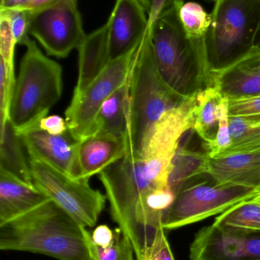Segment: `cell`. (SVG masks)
I'll list each match as a JSON object with an SVG mask.
<instances>
[{"mask_svg":"<svg viewBox=\"0 0 260 260\" xmlns=\"http://www.w3.org/2000/svg\"><path fill=\"white\" fill-rule=\"evenodd\" d=\"M172 165L154 156L125 154L99 174L111 218L132 243L138 260L143 259L163 228L148 200L154 191L169 187Z\"/></svg>","mask_w":260,"mask_h":260,"instance_id":"1","label":"cell"},{"mask_svg":"<svg viewBox=\"0 0 260 260\" xmlns=\"http://www.w3.org/2000/svg\"><path fill=\"white\" fill-rule=\"evenodd\" d=\"M0 250L28 252L58 260H91L83 226L50 200L0 226Z\"/></svg>","mask_w":260,"mask_h":260,"instance_id":"2","label":"cell"},{"mask_svg":"<svg viewBox=\"0 0 260 260\" xmlns=\"http://www.w3.org/2000/svg\"><path fill=\"white\" fill-rule=\"evenodd\" d=\"M180 3L162 14L149 28L160 76L175 92L188 99L215 86L206 44L188 38L179 17Z\"/></svg>","mask_w":260,"mask_h":260,"instance_id":"3","label":"cell"},{"mask_svg":"<svg viewBox=\"0 0 260 260\" xmlns=\"http://www.w3.org/2000/svg\"><path fill=\"white\" fill-rule=\"evenodd\" d=\"M186 99L175 92L160 76L148 29L130 73L126 154L141 157L157 122Z\"/></svg>","mask_w":260,"mask_h":260,"instance_id":"4","label":"cell"},{"mask_svg":"<svg viewBox=\"0 0 260 260\" xmlns=\"http://www.w3.org/2000/svg\"><path fill=\"white\" fill-rule=\"evenodd\" d=\"M20 63L8 119L18 134L39 124L62 95V67L29 38Z\"/></svg>","mask_w":260,"mask_h":260,"instance_id":"5","label":"cell"},{"mask_svg":"<svg viewBox=\"0 0 260 260\" xmlns=\"http://www.w3.org/2000/svg\"><path fill=\"white\" fill-rule=\"evenodd\" d=\"M206 36L208 60L214 73L251 53L260 29V0H215Z\"/></svg>","mask_w":260,"mask_h":260,"instance_id":"6","label":"cell"},{"mask_svg":"<svg viewBox=\"0 0 260 260\" xmlns=\"http://www.w3.org/2000/svg\"><path fill=\"white\" fill-rule=\"evenodd\" d=\"M204 177L203 174L192 179L176 192L162 219L165 230H174L224 213L260 194L256 188L217 183L209 176L207 180Z\"/></svg>","mask_w":260,"mask_h":260,"instance_id":"7","label":"cell"},{"mask_svg":"<svg viewBox=\"0 0 260 260\" xmlns=\"http://www.w3.org/2000/svg\"><path fill=\"white\" fill-rule=\"evenodd\" d=\"M34 184L80 225L97 224L106 195L90 185V180L70 177L49 165L29 160Z\"/></svg>","mask_w":260,"mask_h":260,"instance_id":"8","label":"cell"},{"mask_svg":"<svg viewBox=\"0 0 260 260\" xmlns=\"http://www.w3.org/2000/svg\"><path fill=\"white\" fill-rule=\"evenodd\" d=\"M137 48L109 62L79 97L72 99L66 110L65 119L70 133L78 142L91 135L103 104L128 82Z\"/></svg>","mask_w":260,"mask_h":260,"instance_id":"9","label":"cell"},{"mask_svg":"<svg viewBox=\"0 0 260 260\" xmlns=\"http://www.w3.org/2000/svg\"><path fill=\"white\" fill-rule=\"evenodd\" d=\"M29 34L50 56L67 57L72 50H78L86 35L77 9V0H65L32 12Z\"/></svg>","mask_w":260,"mask_h":260,"instance_id":"10","label":"cell"},{"mask_svg":"<svg viewBox=\"0 0 260 260\" xmlns=\"http://www.w3.org/2000/svg\"><path fill=\"white\" fill-rule=\"evenodd\" d=\"M106 23L110 62L134 51L149 29L148 12L137 0H116Z\"/></svg>","mask_w":260,"mask_h":260,"instance_id":"11","label":"cell"},{"mask_svg":"<svg viewBox=\"0 0 260 260\" xmlns=\"http://www.w3.org/2000/svg\"><path fill=\"white\" fill-rule=\"evenodd\" d=\"M38 125L19 134L28 160L45 164L76 177L79 142L73 138L70 130L64 134L52 135L41 129Z\"/></svg>","mask_w":260,"mask_h":260,"instance_id":"12","label":"cell"},{"mask_svg":"<svg viewBox=\"0 0 260 260\" xmlns=\"http://www.w3.org/2000/svg\"><path fill=\"white\" fill-rule=\"evenodd\" d=\"M190 260H248L244 229L214 222L201 229L190 247Z\"/></svg>","mask_w":260,"mask_h":260,"instance_id":"13","label":"cell"},{"mask_svg":"<svg viewBox=\"0 0 260 260\" xmlns=\"http://www.w3.org/2000/svg\"><path fill=\"white\" fill-rule=\"evenodd\" d=\"M126 139L108 135H93L79 142L76 178L87 179L100 174L126 154Z\"/></svg>","mask_w":260,"mask_h":260,"instance_id":"14","label":"cell"},{"mask_svg":"<svg viewBox=\"0 0 260 260\" xmlns=\"http://www.w3.org/2000/svg\"><path fill=\"white\" fill-rule=\"evenodd\" d=\"M204 174L217 183L256 188L260 190V151L208 157Z\"/></svg>","mask_w":260,"mask_h":260,"instance_id":"15","label":"cell"},{"mask_svg":"<svg viewBox=\"0 0 260 260\" xmlns=\"http://www.w3.org/2000/svg\"><path fill=\"white\" fill-rule=\"evenodd\" d=\"M48 200L35 184L0 171V226L29 213Z\"/></svg>","mask_w":260,"mask_h":260,"instance_id":"16","label":"cell"},{"mask_svg":"<svg viewBox=\"0 0 260 260\" xmlns=\"http://www.w3.org/2000/svg\"><path fill=\"white\" fill-rule=\"evenodd\" d=\"M215 85L224 97L241 99L260 94V50L215 74Z\"/></svg>","mask_w":260,"mask_h":260,"instance_id":"17","label":"cell"},{"mask_svg":"<svg viewBox=\"0 0 260 260\" xmlns=\"http://www.w3.org/2000/svg\"><path fill=\"white\" fill-rule=\"evenodd\" d=\"M78 50L79 73L72 99L79 97L109 64L108 24L86 35Z\"/></svg>","mask_w":260,"mask_h":260,"instance_id":"18","label":"cell"},{"mask_svg":"<svg viewBox=\"0 0 260 260\" xmlns=\"http://www.w3.org/2000/svg\"><path fill=\"white\" fill-rule=\"evenodd\" d=\"M128 111L129 79L103 104L95 120L90 136L108 135L126 139L129 123Z\"/></svg>","mask_w":260,"mask_h":260,"instance_id":"19","label":"cell"},{"mask_svg":"<svg viewBox=\"0 0 260 260\" xmlns=\"http://www.w3.org/2000/svg\"><path fill=\"white\" fill-rule=\"evenodd\" d=\"M0 126V171L24 183L34 184L30 163L26 159L21 136L9 119Z\"/></svg>","mask_w":260,"mask_h":260,"instance_id":"20","label":"cell"},{"mask_svg":"<svg viewBox=\"0 0 260 260\" xmlns=\"http://www.w3.org/2000/svg\"><path fill=\"white\" fill-rule=\"evenodd\" d=\"M224 99L216 85L203 90L195 95L192 130L206 142V146L212 145L216 139L220 109Z\"/></svg>","mask_w":260,"mask_h":260,"instance_id":"21","label":"cell"},{"mask_svg":"<svg viewBox=\"0 0 260 260\" xmlns=\"http://www.w3.org/2000/svg\"><path fill=\"white\" fill-rule=\"evenodd\" d=\"M208 152L201 153L190 151L179 147L172 161V170L169 178V187L176 192L189 180L205 173Z\"/></svg>","mask_w":260,"mask_h":260,"instance_id":"22","label":"cell"},{"mask_svg":"<svg viewBox=\"0 0 260 260\" xmlns=\"http://www.w3.org/2000/svg\"><path fill=\"white\" fill-rule=\"evenodd\" d=\"M230 132L232 143L219 157L260 151V119L230 117Z\"/></svg>","mask_w":260,"mask_h":260,"instance_id":"23","label":"cell"},{"mask_svg":"<svg viewBox=\"0 0 260 260\" xmlns=\"http://www.w3.org/2000/svg\"><path fill=\"white\" fill-rule=\"evenodd\" d=\"M83 234L91 260H138L132 243L119 228L114 229V240L107 248L95 244L86 228L83 227Z\"/></svg>","mask_w":260,"mask_h":260,"instance_id":"24","label":"cell"},{"mask_svg":"<svg viewBox=\"0 0 260 260\" xmlns=\"http://www.w3.org/2000/svg\"><path fill=\"white\" fill-rule=\"evenodd\" d=\"M179 17L189 39L198 44L206 43L212 22L211 13H208L199 3L187 2L180 6Z\"/></svg>","mask_w":260,"mask_h":260,"instance_id":"25","label":"cell"},{"mask_svg":"<svg viewBox=\"0 0 260 260\" xmlns=\"http://www.w3.org/2000/svg\"><path fill=\"white\" fill-rule=\"evenodd\" d=\"M215 222L246 230L260 231V203L253 199L242 202L217 217Z\"/></svg>","mask_w":260,"mask_h":260,"instance_id":"26","label":"cell"},{"mask_svg":"<svg viewBox=\"0 0 260 260\" xmlns=\"http://www.w3.org/2000/svg\"><path fill=\"white\" fill-rule=\"evenodd\" d=\"M15 81L14 62L0 57V125L8 119Z\"/></svg>","mask_w":260,"mask_h":260,"instance_id":"27","label":"cell"},{"mask_svg":"<svg viewBox=\"0 0 260 260\" xmlns=\"http://www.w3.org/2000/svg\"><path fill=\"white\" fill-rule=\"evenodd\" d=\"M232 143L230 132V117L228 111V99L224 97L220 109L219 127L216 139L212 145L206 146L208 154L212 158L219 157L223 151Z\"/></svg>","mask_w":260,"mask_h":260,"instance_id":"28","label":"cell"},{"mask_svg":"<svg viewBox=\"0 0 260 260\" xmlns=\"http://www.w3.org/2000/svg\"><path fill=\"white\" fill-rule=\"evenodd\" d=\"M8 15L10 21L11 28L16 44L24 45L29 39L32 12L27 9L15 10H0Z\"/></svg>","mask_w":260,"mask_h":260,"instance_id":"29","label":"cell"},{"mask_svg":"<svg viewBox=\"0 0 260 260\" xmlns=\"http://www.w3.org/2000/svg\"><path fill=\"white\" fill-rule=\"evenodd\" d=\"M228 111L230 118L260 119V94L228 99Z\"/></svg>","mask_w":260,"mask_h":260,"instance_id":"30","label":"cell"},{"mask_svg":"<svg viewBox=\"0 0 260 260\" xmlns=\"http://www.w3.org/2000/svg\"><path fill=\"white\" fill-rule=\"evenodd\" d=\"M9 17L0 11V57L14 62V53L16 46Z\"/></svg>","mask_w":260,"mask_h":260,"instance_id":"31","label":"cell"},{"mask_svg":"<svg viewBox=\"0 0 260 260\" xmlns=\"http://www.w3.org/2000/svg\"><path fill=\"white\" fill-rule=\"evenodd\" d=\"M165 231L161 228L157 232L154 242L143 260H175Z\"/></svg>","mask_w":260,"mask_h":260,"instance_id":"32","label":"cell"},{"mask_svg":"<svg viewBox=\"0 0 260 260\" xmlns=\"http://www.w3.org/2000/svg\"><path fill=\"white\" fill-rule=\"evenodd\" d=\"M39 127L52 135H62L69 131L67 120L58 115L47 116L41 119Z\"/></svg>","mask_w":260,"mask_h":260,"instance_id":"33","label":"cell"},{"mask_svg":"<svg viewBox=\"0 0 260 260\" xmlns=\"http://www.w3.org/2000/svg\"><path fill=\"white\" fill-rule=\"evenodd\" d=\"M246 254L248 260H260V231L244 229Z\"/></svg>","mask_w":260,"mask_h":260,"instance_id":"34","label":"cell"},{"mask_svg":"<svg viewBox=\"0 0 260 260\" xmlns=\"http://www.w3.org/2000/svg\"><path fill=\"white\" fill-rule=\"evenodd\" d=\"M183 2L184 0H151V9L148 12V28L154 24L162 14Z\"/></svg>","mask_w":260,"mask_h":260,"instance_id":"35","label":"cell"},{"mask_svg":"<svg viewBox=\"0 0 260 260\" xmlns=\"http://www.w3.org/2000/svg\"><path fill=\"white\" fill-rule=\"evenodd\" d=\"M92 238L95 244L102 248H107L114 240V230L106 224H101L93 231Z\"/></svg>","mask_w":260,"mask_h":260,"instance_id":"36","label":"cell"},{"mask_svg":"<svg viewBox=\"0 0 260 260\" xmlns=\"http://www.w3.org/2000/svg\"><path fill=\"white\" fill-rule=\"evenodd\" d=\"M64 1L65 0H32L22 9H27L32 12H35L56 6Z\"/></svg>","mask_w":260,"mask_h":260,"instance_id":"37","label":"cell"},{"mask_svg":"<svg viewBox=\"0 0 260 260\" xmlns=\"http://www.w3.org/2000/svg\"><path fill=\"white\" fill-rule=\"evenodd\" d=\"M32 0H0V10L22 9Z\"/></svg>","mask_w":260,"mask_h":260,"instance_id":"38","label":"cell"},{"mask_svg":"<svg viewBox=\"0 0 260 260\" xmlns=\"http://www.w3.org/2000/svg\"><path fill=\"white\" fill-rule=\"evenodd\" d=\"M137 1L145 8L148 14L150 9H151V0H137Z\"/></svg>","mask_w":260,"mask_h":260,"instance_id":"39","label":"cell"},{"mask_svg":"<svg viewBox=\"0 0 260 260\" xmlns=\"http://www.w3.org/2000/svg\"><path fill=\"white\" fill-rule=\"evenodd\" d=\"M212 1H215V0H212ZM255 46L256 47H257L258 49L260 50V29L259 30V33H258L257 37H256V42H255Z\"/></svg>","mask_w":260,"mask_h":260,"instance_id":"40","label":"cell"},{"mask_svg":"<svg viewBox=\"0 0 260 260\" xmlns=\"http://www.w3.org/2000/svg\"><path fill=\"white\" fill-rule=\"evenodd\" d=\"M253 200H254L255 201L258 202V203H260V194L259 196H258V197H255Z\"/></svg>","mask_w":260,"mask_h":260,"instance_id":"41","label":"cell"}]
</instances>
